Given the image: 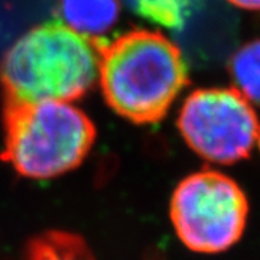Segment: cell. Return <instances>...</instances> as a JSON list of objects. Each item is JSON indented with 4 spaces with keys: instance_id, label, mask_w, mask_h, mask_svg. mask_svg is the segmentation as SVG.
<instances>
[{
    "instance_id": "1",
    "label": "cell",
    "mask_w": 260,
    "mask_h": 260,
    "mask_svg": "<svg viewBox=\"0 0 260 260\" xmlns=\"http://www.w3.org/2000/svg\"><path fill=\"white\" fill-rule=\"evenodd\" d=\"M107 104L139 124L165 117L188 84L179 48L156 30L136 29L100 52L99 80Z\"/></svg>"
},
{
    "instance_id": "2",
    "label": "cell",
    "mask_w": 260,
    "mask_h": 260,
    "mask_svg": "<svg viewBox=\"0 0 260 260\" xmlns=\"http://www.w3.org/2000/svg\"><path fill=\"white\" fill-rule=\"evenodd\" d=\"M100 51L61 22H45L19 37L3 55L0 80L8 103L68 102L99 80Z\"/></svg>"
},
{
    "instance_id": "3",
    "label": "cell",
    "mask_w": 260,
    "mask_h": 260,
    "mask_svg": "<svg viewBox=\"0 0 260 260\" xmlns=\"http://www.w3.org/2000/svg\"><path fill=\"white\" fill-rule=\"evenodd\" d=\"M94 139L93 121L73 103H8L3 159L22 177L64 175L81 165Z\"/></svg>"
},
{
    "instance_id": "4",
    "label": "cell",
    "mask_w": 260,
    "mask_h": 260,
    "mask_svg": "<svg viewBox=\"0 0 260 260\" xmlns=\"http://www.w3.org/2000/svg\"><path fill=\"white\" fill-rule=\"evenodd\" d=\"M169 213L185 247L195 253L217 254L242 239L249 201L233 178L215 169H203L178 184Z\"/></svg>"
},
{
    "instance_id": "5",
    "label": "cell",
    "mask_w": 260,
    "mask_h": 260,
    "mask_svg": "<svg viewBox=\"0 0 260 260\" xmlns=\"http://www.w3.org/2000/svg\"><path fill=\"white\" fill-rule=\"evenodd\" d=\"M178 129L198 156L217 165L249 158L260 123L251 104L236 88H198L178 114Z\"/></svg>"
},
{
    "instance_id": "6",
    "label": "cell",
    "mask_w": 260,
    "mask_h": 260,
    "mask_svg": "<svg viewBox=\"0 0 260 260\" xmlns=\"http://www.w3.org/2000/svg\"><path fill=\"white\" fill-rule=\"evenodd\" d=\"M120 12V0H58L59 22L90 41L107 35Z\"/></svg>"
},
{
    "instance_id": "7",
    "label": "cell",
    "mask_w": 260,
    "mask_h": 260,
    "mask_svg": "<svg viewBox=\"0 0 260 260\" xmlns=\"http://www.w3.org/2000/svg\"><path fill=\"white\" fill-rule=\"evenodd\" d=\"M233 84L247 102L260 106V39L240 47L230 59Z\"/></svg>"
},
{
    "instance_id": "8",
    "label": "cell",
    "mask_w": 260,
    "mask_h": 260,
    "mask_svg": "<svg viewBox=\"0 0 260 260\" xmlns=\"http://www.w3.org/2000/svg\"><path fill=\"white\" fill-rule=\"evenodd\" d=\"M25 260H94V257L78 236L51 232L30 243Z\"/></svg>"
},
{
    "instance_id": "9",
    "label": "cell",
    "mask_w": 260,
    "mask_h": 260,
    "mask_svg": "<svg viewBox=\"0 0 260 260\" xmlns=\"http://www.w3.org/2000/svg\"><path fill=\"white\" fill-rule=\"evenodd\" d=\"M132 9L152 23L179 29L189 16L195 0H126Z\"/></svg>"
},
{
    "instance_id": "10",
    "label": "cell",
    "mask_w": 260,
    "mask_h": 260,
    "mask_svg": "<svg viewBox=\"0 0 260 260\" xmlns=\"http://www.w3.org/2000/svg\"><path fill=\"white\" fill-rule=\"evenodd\" d=\"M236 8L244 10H260V0H229Z\"/></svg>"
},
{
    "instance_id": "11",
    "label": "cell",
    "mask_w": 260,
    "mask_h": 260,
    "mask_svg": "<svg viewBox=\"0 0 260 260\" xmlns=\"http://www.w3.org/2000/svg\"><path fill=\"white\" fill-rule=\"evenodd\" d=\"M256 145H257V148L260 150V130H259V135H257V139H256Z\"/></svg>"
}]
</instances>
